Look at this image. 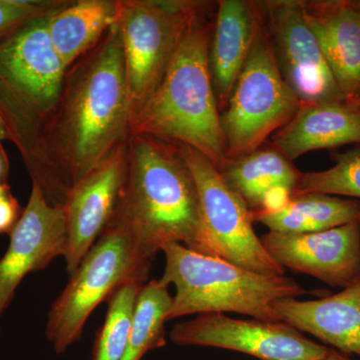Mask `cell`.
Instances as JSON below:
<instances>
[{"label": "cell", "instance_id": "83f0119b", "mask_svg": "<svg viewBox=\"0 0 360 360\" xmlns=\"http://www.w3.org/2000/svg\"><path fill=\"white\" fill-rule=\"evenodd\" d=\"M322 360H354L348 357L347 354L338 352L335 348H329L328 354Z\"/></svg>", "mask_w": 360, "mask_h": 360}, {"label": "cell", "instance_id": "2e32d148", "mask_svg": "<svg viewBox=\"0 0 360 360\" xmlns=\"http://www.w3.org/2000/svg\"><path fill=\"white\" fill-rule=\"evenodd\" d=\"M360 144V103L338 98L302 103L271 136V148L290 161L310 151Z\"/></svg>", "mask_w": 360, "mask_h": 360}, {"label": "cell", "instance_id": "8fae6325", "mask_svg": "<svg viewBox=\"0 0 360 360\" xmlns=\"http://www.w3.org/2000/svg\"><path fill=\"white\" fill-rule=\"evenodd\" d=\"M260 6L277 65L300 103L343 98L305 20L304 0H266Z\"/></svg>", "mask_w": 360, "mask_h": 360}, {"label": "cell", "instance_id": "e0dca14e", "mask_svg": "<svg viewBox=\"0 0 360 360\" xmlns=\"http://www.w3.org/2000/svg\"><path fill=\"white\" fill-rule=\"evenodd\" d=\"M264 22L260 1L219 0L212 22L210 68L220 113Z\"/></svg>", "mask_w": 360, "mask_h": 360}, {"label": "cell", "instance_id": "1f68e13d", "mask_svg": "<svg viewBox=\"0 0 360 360\" xmlns=\"http://www.w3.org/2000/svg\"><path fill=\"white\" fill-rule=\"evenodd\" d=\"M359 220H360V214H359Z\"/></svg>", "mask_w": 360, "mask_h": 360}, {"label": "cell", "instance_id": "d6986e66", "mask_svg": "<svg viewBox=\"0 0 360 360\" xmlns=\"http://www.w3.org/2000/svg\"><path fill=\"white\" fill-rule=\"evenodd\" d=\"M219 172L245 201L253 220L288 205L297 193L302 175L292 161L271 146L229 160Z\"/></svg>", "mask_w": 360, "mask_h": 360}, {"label": "cell", "instance_id": "603a6c76", "mask_svg": "<svg viewBox=\"0 0 360 360\" xmlns=\"http://www.w3.org/2000/svg\"><path fill=\"white\" fill-rule=\"evenodd\" d=\"M146 281H129L108 298V312L97 331L92 360H122L131 330L137 297Z\"/></svg>", "mask_w": 360, "mask_h": 360}, {"label": "cell", "instance_id": "3957f363", "mask_svg": "<svg viewBox=\"0 0 360 360\" xmlns=\"http://www.w3.org/2000/svg\"><path fill=\"white\" fill-rule=\"evenodd\" d=\"M51 13L28 21L0 41V120L32 181L41 187L51 205L63 206L68 188L52 172L44 151L45 131L68 70L47 33Z\"/></svg>", "mask_w": 360, "mask_h": 360}, {"label": "cell", "instance_id": "277c9868", "mask_svg": "<svg viewBox=\"0 0 360 360\" xmlns=\"http://www.w3.org/2000/svg\"><path fill=\"white\" fill-rule=\"evenodd\" d=\"M207 13L187 28L162 82L132 116L130 135L191 146L221 170L227 148L210 72Z\"/></svg>", "mask_w": 360, "mask_h": 360}, {"label": "cell", "instance_id": "ba28073f", "mask_svg": "<svg viewBox=\"0 0 360 360\" xmlns=\"http://www.w3.org/2000/svg\"><path fill=\"white\" fill-rule=\"evenodd\" d=\"M120 1L116 25L134 116L155 94L187 28L208 4L194 0Z\"/></svg>", "mask_w": 360, "mask_h": 360}, {"label": "cell", "instance_id": "44dd1931", "mask_svg": "<svg viewBox=\"0 0 360 360\" xmlns=\"http://www.w3.org/2000/svg\"><path fill=\"white\" fill-rule=\"evenodd\" d=\"M360 201L319 193H297L277 212L255 217L269 231L305 234L328 231L359 219Z\"/></svg>", "mask_w": 360, "mask_h": 360}, {"label": "cell", "instance_id": "ffe728a7", "mask_svg": "<svg viewBox=\"0 0 360 360\" xmlns=\"http://www.w3.org/2000/svg\"><path fill=\"white\" fill-rule=\"evenodd\" d=\"M120 0H71L51 14L47 33L66 68L96 47L120 18Z\"/></svg>", "mask_w": 360, "mask_h": 360}, {"label": "cell", "instance_id": "7a4b0ae2", "mask_svg": "<svg viewBox=\"0 0 360 360\" xmlns=\"http://www.w3.org/2000/svg\"><path fill=\"white\" fill-rule=\"evenodd\" d=\"M108 225L124 231L149 262L172 243L208 255L198 189L177 146L130 135L127 175Z\"/></svg>", "mask_w": 360, "mask_h": 360}, {"label": "cell", "instance_id": "f1b7e54d", "mask_svg": "<svg viewBox=\"0 0 360 360\" xmlns=\"http://www.w3.org/2000/svg\"><path fill=\"white\" fill-rule=\"evenodd\" d=\"M9 141L11 142V137H9L8 132L6 127H4V122L0 120V142Z\"/></svg>", "mask_w": 360, "mask_h": 360}, {"label": "cell", "instance_id": "9a60e30c", "mask_svg": "<svg viewBox=\"0 0 360 360\" xmlns=\"http://www.w3.org/2000/svg\"><path fill=\"white\" fill-rule=\"evenodd\" d=\"M304 15L341 94L360 103V0H304Z\"/></svg>", "mask_w": 360, "mask_h": 360}, {"label": "cell", "instance_id": "ac0fdd59", "mask_svg": "<svg viewBox=\"0 0 360 360\" xmlns=\"http://www.w3.org/2000/svg\"><path fill=\"white\" fill-rule=\"evenodd\" d=\"M279 321L309 333L345 354L360 355V279L319 300L284 298L274 303Z\"/></svg>", "mask_w": 360, "mask_h": 360}, {"label": "cell", "instance_id": "f546056e", "mask_svg": "<svg viewBox=\"0 0 360 360\" xmlns=\"http://www.w3.org/2000/svg\"><path fill=\"white\" fill-rule=\"evenodd\" d=\"M11 193V186L8 184H0V200Z\"/></svg>", "mask_w": 360, "mask_h": 360}, {"label": "cell", "instance_id": "52a82bcc", "mask_svg": "<svg viewBox=\"0 0 360 360\" xmlns=\"http://www.w3.org/2000/svg\"><path fill=\"white\" fill-rule=\"evenodd\" d=\"M300 105L281 75L264 20L220 113L227 161L262 148L267 139L290 122Z\"/></svg>", "mask_w": 360, "mask_h": 360}, {"label": "cell", "instance_id": "6da1fadb", "mask_svg": "<svg viewBox=\"0 0 360 360\" xmlns=\"http://www.w3.org/2000/svg\"><path fill=\"white\" fill-rule=\"evenodd\" d=\"M131 116L122 37L115 25L66 70L45 131V158L68 193L129 141Z\"/></svg>", "mask_w": 360, "mask_h": 360}, {"label": "cell", "instance_id": "d4e9b609", "mask_svg": "<svg viewBox=\"0 0 360 360\" xmlns=\"http://www.w3.org/2000/svg\"><path fill=\"white\" fill-rule=\"evenodd\" d=\"M70 0H0V41L28 21L65 6Z\"/></svg>", "mask_w": 360, "mask_h": 360}, {"label": "cell", "instance_id": "7c38bea8", "mask_svg": "<svg viewBox=\"0 0 360 360\" xmlns=\"http://www.w3.org/2000/svg\"><path fill=\"white\" fill-rule=\"evenodd\" d=\"M11 243L0 258V316L13 302L21 281L40 271L66 248V220L63 206H54L41 187L32 181V193L20 221L9 234Z\"/></svg>", "mask_w": 360, "mask_h": 360}, {"label": "cell", "instance_id": "9c48e42d", "mask_svg": "<svg viewBox=\"0 0 360 360\" xmlns=\"http://www.w3.org/2000/svg\"><path fill=\"white\" fill-rule=\"evenodd\" d=\"M193 174L208 255L243 269L281 276L284 269L265 250L253 229L252 213L225 182L219 168L191 146H177Z\"/></svg>", "mask_w": 360, "mask_h": 360}, {"label": "cell", "instance_id": "8992f818", "mask_svg": "<svg viewBox=\"0 0 360 360\" xmlns=\"http://www.w3.org/2000/svg\"><path fill=\"white\" fill-rule=\"evenodd\" d=\"M151 264L124 231L108 225L47 314L45 335L54 352L65 354L80 340L90 315L118 288L134 279L146 281Z\"/></svg>", "mask_w": 360, "mask_h": 360}, {"label": "cell", "instance_id": "4dcf8cb0", "mask_svg": "<svg viewBox=\"0 0 360 360\" xmlns=\"http://www.w3.org/2000/svg\"><path fill=\"white\" fill-rule=\"evenodd\" d=\"M0 331H1V328H0Z\"/></svg>", "mask_w": 360, "mask_h": 360}, {"label": "cell", "instance_id": "7402d4cb", "mask_svg": "<svg viewBox=\"0 0 360 360\" xmlns=\"http://www.w3.org/2000/svg\"><path fill=\"white\" fill-rule=\"evenodd\" d=\"M172 300L168 286L160 279H153L142 286L122 360H141L148 352L167 345L165 324L168 321Z\"/></svg>", "mask_w": 360, "mask_h": 360}, {"label": "cell", "instance_id": "484cf974", "mask_svg": "<svg viewBox=\"0 0 360 360\" xmlns=\"http://www.w3.org/2000/svg\"><path fill=\"white\" fill-rule=\"evenodd\" d=\"M23 208L14 198L8 193L0 200V234H11L20 221Z\"/></svg>", "mask_w": 360, "mask_h": 360}, {"label": "cell", "instance_id": "cb8c5ba5", "mask_svg": "<svg viewBox=\"0 0 360 360\" xmlns=\"http://www.w3.org/2000/svg\"><path fill=\"white\" fill-rule=\"evenodd\" d=\"M307 193L360 198V149L338 155L328 169L302 174L297 193Z\"/></svg>", "mask_w": 360, "mask_h": 360}, {"label": "cell", "instance_id": "4316f807", "mask_svg": "<svg viewBox=\"0 0 360 360\" xmlns=\"http://www.w3.org/2000/svg\"><path fill=\"white\" fill-rule=\"evenodd\" d=\"M9 165L8 155L4 146V142H0V184H8Z\"/></svg>", "mask_w": 360, "mask_h": 360}, {"label": "cell", "instance_id": "4fadbf2b", "mask_svg": "<svg viewBox=\"0 0 360 360\" xmlns=\"http://www.w3.org/2000/svg\"><path fill=\"white\" fill-rule=\"evenodd\" d=\"M262 239L283 269L309 274L333 288L360 279V220L314 233L269 231Z\"/></svg>", "mask_w": 360, "mask_h": 360}, {"label": "cell", "instance_id": "30bf717a", "mask_svg": "<svg viewBox=\"0 0 360 360\" xmlns=\"http://www.w3.org/2000/svg\"><path fill=\"white\" fill-rule=\"evenodd\" d=\"M169 338L182 347L221 348L260 360H322L329 349L284 322L236 319L224 314H198L179 322Z\"/></svg>", "mask_w": 360, "mask_h": 360}, {"label": "cell", "instance_id": "5bb4252c", "mask_svg": "<svg viewBox=\"0 0 360 360\" xmlns=\"http://www.w3.org/2000/svg\"><path fill=\"white\" fill-rule=\"evenodd\" d=\"M127 168V142L96 169L71 187L63 210L66 248L63 255L72 274L101 238L115 214Z\"/></svg>", "mask_w": 360, "mask_h": 360}, {"label": "cell", "instance_id": "5b68a950", "mask_svg": "<svg viewBox=\"0 0 360 360\" xmlns=\"http://www.w3.org/2000/svg\"><path fill=\"white\" fill-rule=\"evenodd\" d=\"M162 252L165 267L160 281L175 288L168 321L191 314L233 312L281 322L274 302L317 292L288 277L252 271L179 243L165 246Z\"/></svg>", "mask_w": 360, "mask_h": 360}]
</instances>
